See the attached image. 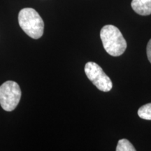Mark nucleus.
Instances as JSON below:
<instances>
[{
    "mask_svg": "<svg viewBox=\"0 0 151 151\" xmlns=\"http://www.w3.org/2000/svg\"><path fill=\"white\" fill-rule=\"evenodd\" d=\"M132 9L141 16H149L151 14V0H132Z\"/></svg>",
    "mask_w": 151,
    "mask_h": 151,
    "instance_id": "nucleus-5",
    "label": "nucleus"
},
{
    "mask_svg": "<svg viewBox=\"0 0 151 151\" xmlns=\"http://www.w3.org/2000/svg\"><path fill=\"white\" fill-rule=\"evenodd\" d=\"M100 38L105 50L110 55H121L127 48V42L121 32L112 24H107L101 28Z\"/></svg>",
    "mask_w": 151,
    "mask_h": 151,
    "instance_id": "nucleus-1",
    "label": "nucleus"
},
{
    "mask_svg": "<svg viewBox=\"0 0 151 151\" xmlns=\"http://www.w3.org/2000/svg\"><path fill=\"white\" fill-rule=\"evenodd\" d=\"M146 52H147V57H148V59L149 60V62L151 63V39H150V41H148V44H147Z\"/></svg>",
    "mask_w": 151,
    "mask_h": 151,
    "instance_id": "nucleus-8",
    "label": "nucleus"
},
{
    "mask_svg": "<svg viewBox=\"0 0 151 151\" xmlns=\"http://www.w3.org/2000/svg\"><path fill=\"white\" fill-rule=\"evenodd\" d=\"M116 151H136V148L129 141L126 139H122L118 141Z\"/></svg>",
    "mask_w": 151,
    "mask_h": 151,
    "instance_id": "nucleus-7",
    "label": "nucleus"
},
{
    "mask_svg": "<svg viewBox=\"0 0 151 151\" xmlns=\"http://www.w3.org/2000/svg\"><path fill=\"white\" fill-rule=\"evenodd\" d=\"M138 115L141 118L151 120V103L142 106L138 110Z\"/></svg>",
    "mask_w": 151,
    "mask_h": 151,
    "instance_id": "nucleus-6",
    "label": "nucleus"
},
{
    "mask_svg": "<svg viewBox=\"0 0 151 151\" xmlns=\"http://www.w3.org/2000/svg\"><path fill=\"white\" fill-rule=\"evenodd\" d=\"M19 25L29 37L38 39L43 36L44 22L35 9L24 8L18 14Z\"/></svg>",
    "mask_w": 151,
    "mask_h": 151,
    "instance_id": "nucleus-2",
    "label": "nucleus"
},
{
    "mask_svg": "<svg viewBox=\"0 0 151 151\" xmlns=\"http://www.w3.org/2000/svg\"><path fill=\"white\" fill-rule=\"evenodd\" d=\"M85 73L97 89L106 92L112 89L113 83L111 78L106 74L101 67L95 62H89L86 63L85 66Z\"/></svg>",
    "mask_w": 151,
    "mask_h": 151,
    "instance_id": "nucleus-4",
    "label": "nucleus"
},
{
    "mask_svg": "<svg viewBox=\"0 0 151 151\" xmlns=\"http://www.w3.org/2000/svg\"><path fill=\"white\" fill-rule=\"evenodd\" d=\"M21 90L15 81H8L0 86V105L6 111L16 108L21 98Z\"/></svg>",
    "mask_w": 151,
    "mask_h": 151,
    "instance_id": "nucleus-3",
    "label": "nucleus"
}]
</instances>
